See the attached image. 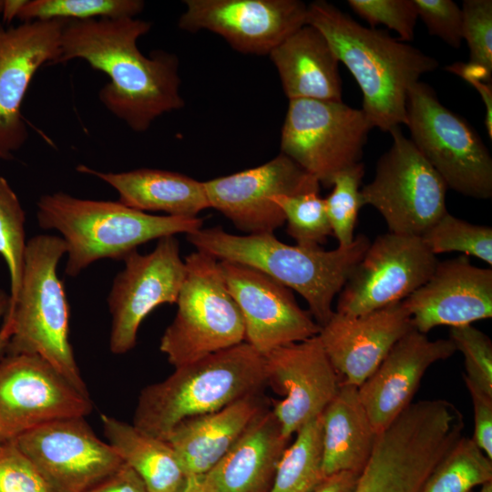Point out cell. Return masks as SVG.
Listing matches in <instances>:
<instances>
[{
  "mask_svg": "<svg viewBox=\"0 0 492 492\" xmlns=\"http://www.w3.org/2000/svg\"><path fill=\"white\" fill-rule=\"evenodd\" d=\"M108 443L144 481L148 492H179L186 476L165 440L115 417L102 415Z\"/></svg>",
  "mask_w": 492,
  "mask_h": 492,
  "instance_id": "cell-29",
  "label": "cell"
},
{
  "mask_svg": "<svg viewBox=\"0 0 492 492\" xmlns=\"http://www.w3.org/2000/svg\"><path fill=\"white\" fill-rule=\"evenodd\" d=\"M196 251L254 268L307 302L309 313L323 326L333 315V301L367 250L370 240L357 235L346 248L325 251L279 241L273 233L235 235L221 227L200 228L186 234Z\"/></svg>",
  "mask_w": 492,
  "mask_h": 492,
  "instance_id": "cell-3",
  "label": "cell"
},
{
  "mask_svg": "<svg viewBox=\"0 0 492 492\" xmlns=\"http://www.w3.org/2000/svg\"><path fill=\"white\" fill-rule=\"evenodd\" d=\"M210 204L248 234L273 233L285 223L277 195L320 190L318 180L292 159L279 154L270 161L237 173L203 181Z\"/></svg>",
  "mask_w": 492,
  "mask_h": 492,
  "instance_id": "cell-16",
  "label": "cell"
},
{
  "mask_svg": "<svg viewBox=\"0 0 492 492\" xmlns=\"http://www.w3.org/2000/svg\"><path fill=\"white\" fill-rule=\"evenodd\" d=\"M264 356L267 384L282 395L272 412L283 436L292 438L323 413L342 381L318 335L275 348Z\"/></svg>",
  "mask_w": 492,
  "mask_h": 492,
  "instance_id": "cell-19",
  "label": "cell"
},
{
  "mask_svg": "<svg viewBox=\"0 0 492 492\" xmlns=\"http://www.w3.org/2000/svg\"><path fill=\"white\" fill-rule=\"evenodd\" d=\"M150 27L134 17L67 20L52 64L79 58L105 73L110 81L99 90V100L136 132L184 106L178 57L164 51L147 57L138 47V39Z\"/></svg>",
  "mask_w": 492,
  "mask_h": 492,
  "instance_id": "cell-1",
  "label": "cell"
},
{
  "mask_svg": "<svg viewBox=\"0 0 492 492\" xmlns=\"http://www.w3.org/2000/svg\"><path fill=\"white\" fill-rule=\"evenodd\" d=\"M289 100H342L339 61L324 36L304 25L269 54Z\"/></svg>",
  "mask_w": 492,
  "mask_h": 492,
  "instance_id": "cell-26",
  "label": "cell"
},
{
  "mask_svg": "<svg viewBox=\"0 0 492 492\" xmlns=\"http://www.w3.org/2000/svg\"><path fill=\"white\" fill-rule=\"evenodd\" d=\"M411 329L400 302L359 316L334 312L318 336L342 384L359 387Z\"/></svg>",
  "mask_w": 492,
  "mask_h": 492,
  "instance_id": "cell-23",
  "label": "cell"
},
{
  "mask_svg": "<svg viewBox=\"0 0 492 492\" xmlns=\"http://www.w3.org/2000/svg\"><path fill=\"white\" fill-rule=\"evenodd\" d=\"M359 475L350 471L330 475L313 492H354Z\"/></svg>",
  "mask_w": 492,
  "mask_h": 492,
  "instance_id": "cell-45",
  "label": "cell"
},
{
  "mask_svg": "<svg viewBox=\"0 0 492 492\" xmlns=\"http://www.w3.org/2000/svg\"><path fill=\"white\" fill-rule=\"evenodd\" d=\"M66 21L0 24V159H12L27 139L21 105L38 68L57 57Z\"/></svg>",
  "mask_w": 492,
  "mask_h": 492,
  "instance_id": "cell-20",
  "label": "cell"
},
{
  "mask_svg": "<svg viewBox=\"0 0 492 492\" xmlns=\"http://www.w3.org/2000/svg\"><path fill=\"white\" fill-rule=\"evenodd\" d=\"M3 444H4V443H2V442L0 441V446H1Z\"/></svg>",
  "mask_w": 492,
  "mask_h": 492,
  "instance_id": "cell-51",
  "label": "cell"
},
{
  "mask_svg": "<svg viewBox=\"0 0 492 492\" xmlns=\"http://www.w3.org/2000/svg\"><path fill=\"white\" fill-rule=\"evenodd\" d=\"M122 261L124 269L116 275L108 297L109 347L116 354L135 347L141 323L156 307L176 303L186 271L173 235L159 239L152 251L140 254L136 250Z\"/></svg>",
  "mask_w": 492,
  "mask_h": 492,
  "instance_id": "cell-15",
  "label": "cell"
},
{
  "mask_svg": "<svg viewBox=\"0 0 492 492\" xmlns=\"http://www.w3.org/2000/svg\"><path fill=\"white\" fill-rule=\"evenodd\" d=\"M414 329L471 324L492 317V270L459 255L439 261L430 278L402 301Z\"/></svg>",
  "mask_w": 492,
  "mask_h": 492,
  "instance_id": "cell-21",
  "label": "cell"
},
{
  "mask_svg": "<svg viewBox=\"0 0 492 492\" xmlns=\"http://www.w3.org/2000/svg\"><path fill=\"white\" fill-rule=\"evenodd\" d=\"M0 492H49L37 469L13 441L0 446Z\"/></svg>",
  "mask_w": 492,
  "mask_h": 492,
  "instance_id": "cell-40",
  "label": "cell"
},
{
  "mask_svg": "<svg viewBox=\"0 0 492 492\" xmlns=\"http://www.w3.org/2000/svg\"><path fill=\"white\" fill-rule=\"evenodd\" d=\"M88 395L36 354H5L0 360V441L10 442L43 424L86 416Z\"/></svg>",
  "mask_w": 492,
  "mask_h": 492,
  "instance_id": "cell-13",
  "label": "cell"
},
{
  "mask_svg": "<svg viewBox=\"0 0 492 492\" xmlns=\"http://www.w3.org/2000/svg\"><path fill=\"white\" fill-rule=\"evenodd\" d=\"M179 27L208 30L243 54L269 55L307 24V5L299 0H185Z\"/></svg>",
  "mask_w": 492,
  "mask_h": 492,
  "instance_id": "cell-17",
  "label": "cell"
},
{
  "mask_svg": "<svg viewBox=\"0 0 492 492\" xmlns=\"http://www.w3.org/2000/svg\"><path fill=\"white\" fill-rule=\"evenodd\" d=\"M228 290L245 326V342L261 354L319 334L321 327L292 291L249 266L220 261Z\"/></svg>",
  "mask_w": 492,
  "mask_h": 492,
  "instance_id": "cell-18",
  "label": "cell"
},
{
  "mask_svg": "<svg viewBox=\"0 0 492 492\" xmlns=\"http://www.w3.org/2000/svg\"><path fill=\"white\" fill-rule=\"evenodd\" d=\"M364 175V164L351 166L333 179V190L324 199L327 217L338 247L346 248L354 240L358 213L363 207L360 186Z\"/></svg>",
  "mask_w": 492,
  "mask_h": 492,
  "instance_id": "cell-36",
  "label": "cell"
},
{
  "mask_svg": "<svg viewBox=\"0 0 492 492\" xmlns=\"http://www.w3.org/2000/svg\"><path fill=\"white\" fill-rule=\"evenodd\" d=\"M455 75L473 86L479 93L486 107L485 125L489 136L492 138V73L481 66L471 62H456L446 67Z\"/></svg>",
  "mask_w": 492,
  "mask_h": 492,
  "instance_id": "cell-43",
  "label": "cell"
},
{
  "mask_svg": "<svg viewBox=\"0 0 492 492\" xmlns=\"http://www.w3.org/2000/svg\"><path fill=\"white\" fill-rule=\"evenodd\" d=\"M290 440L272 409L266 408L229 452L202 475L207 492H269Z\"/></svg>",
  "mask_w": 492,
  "mask_h": 492,
  "instance_id": "cell-25",
  "label": "cell"
},
{
  "mask_svg": "<svg viewBox=\"0 0 492 492\" xmlns=\"http://www.w3.org/2000/svg\"><path fill=\"white\" fill-rule=\"evenodd\" d=\"M324 477L350 471L360 474L372 454L377 433L361 401L358 387L342 384L322 413Z\"/></svg>",
  "mask_w": 492,
  "mask_h": 492,
  "instance_id": "cell-28",
  "label": "cell"
},
{
  "mask_svg": "<svg viewBox=\"0 0 492 492\" xmlns=\"http://www.w3.org/2000/svg\"><path fill=\"white\" fill-rule=\"evenodd\" d=\"M479 492H492V481L487 482L482 485Z\"/></svg>",
  "mask_w": 492,
  "mask_h": 492,
  "instance_id": "cell-49",
  "label": "cell"
},
{
  "mask_svg": "<svg viewBox=\"0 0 492 492\" xmlns=\"http://www.w3.org/2000/svg\"><path fill=\"white\" fill-rule=\"evenodd\" d=\"M307 24L326 38L339 62L359 85L371 126L383 131L405 125L408 90L438 61L420 49L365 27L335 5L318 0L307 5Z\"/></svg>",
  "mask_w": 492,
  "mask_h": 492,
  "instance_id": "cell-2",
  "label": "cell"
},
{
  "mask_svg": "<svg viewBox=\"0 0 492 492\" xmlns=\"http://www.w3.org/2000/svg\"><path fill=\"white\" fill-rule=\"evenodd\" d=\"M373 128L362 109L343 101L289 100L282 128L281 153L332 187L334 177L361 162Z\"/></svg>",
  "mask_w": 492,
  "mask_h": 492,
  "instance_id": "cell-11",
  "label": "cell"
},
{
  "mask_svg": "<svg viewBox=\"0 0 492 492\" xmlns=\"http://www.w3.org/2000/svg\"><path fill=\"white\" fill-rule=\"evenodd\" d=\"M474 409L473 441L492 459V395L487 394L463 375Z\"/></svg>",
  "mask_w": 492,
  "mask_h": 492,
  "instance_id": "cell-42",
  "label": "cell"
},
{
  "mask_svg": "<svg viewBox=\"0 0 492 492\" xmlns=\"http://www.w3.org/2000/svg\"><path fill=\"white\" fill-rule=\"evenodd\" d=\"M320 190L296 195H277L272 200L281 209L287 222V233L296 245L317 248L333 235L324 199Z\"/></svg>",
  "mask_w": 492,
  "mask_h": 492,
  "instance_id": "cell-33",
  "label": "cell"
},
{
  "mask_svg": "<svg viewBox=\"0 0 492 492\" xmlns=\"http://www.w3.org/2000/svg\"><path fill=\"white\" fill-rule=\"evenodd\" d=\"M456 352L449 338L431 340L414 328L395 343L376 370L358 387L377 434L413 403L426 370Z\"/></svg>",
  "mask_w": 492,
  "mask_h": 492,
  "instance_id": "cell-22",
  "label": "cell"
},
{
  "mask_svg": "<svg viewBox=\"0 0 492 492\" xmlns=\"http://www.w3.org/2000/svg\"><path fill=\"white\" fill-rule=\"evenodd\" d=\"M184 261L177 313L159 343L175 368L245 342L243 318L228 290L220 261L196 251Z\"/></svg>",
  "mask_w": 492,
  "mask_h": 492,
  "instance_id": "cell-7",
  "label": "cell"
},
{
  "mask_svg": "<svg viewBox=\"0 0 492 492\" xmlns=\"http://www.w3.org/2000/svg\"><path fill=\"white\" fill-rule=\"evenodd\" d=\"M4 1L0 0V14H2Z\"/></svg>",
  "mask_w": 492,
  "mask_h": 492,
  "instance_id": "cell-50",
  "label": "cell"
},
{
  "mask_svg": "<svg viewBox=\"0 0 492 492\" xmlns=\"http://www.w3.org/2000/svg\"><path fill=\"white\" fill-rule=\"evenodd\" d=\"M377 162L374 179L361 190L363 206H373L388 232L421 237L447 210V186L400 127Z\"/></svg>",
  "mask_w": 492,
  "mask_h": 492,
  "instance_id": "cell-10",
  "label": "cell"
},
{
  "mask_svg": "<svg viewBox=\"0 0 492 492\" xmlns=\"http://www.w3.org/2000/svg\"><path fill=\"white\" fill-rule=\"evenodd\" d=\"M87 492H148L141 477L126 463Z\"/></svg>",
  "mask_w": 492,
  "mask_h": 492,
  "instance_id": "cell-44",
  "label": "cell"
},
{
  "mask_svg": "<svg viewBox=\"0 0 492 492\" xmlns=\"http://www.w3.org/2000/svg\"><path fill=\"white\" fill-rule=\"evenodd\" d=\"M38 225L61 234L67 247L66 274L78 275L97 261L123 260L138 246L166 236L190 234L202 228L199 217L158 216L121 202L42 195L36 203Z\"/></svg>",
  "mask_w": 492,
  "mask_h": 492,
  "instance_id": "cell-5",
  "label": "cell"
},
{
  "mask_svg": "<svg viewBox=\"0 0 492 492\" xmlns=\"http://www.w3.org/2000/svg\"><path fill=\"white\" fill-rule=\"evenodd\" d=\"M179 492H207L202 475L187 476Z\"/></svg>",
  "mask_w": 492,
  "mask_h": 492,
  "instance_id": "cell-48",
  "label": "cell"
},
{
  "mask_svg": "<svg viewBox=\"0 0 492 492\" xmlns=\"http://www.w3.org/2000/svg\"><path fill=\"white\" fill-rule=\"evenodd\" d=\"M13 442L37 469L49 492H87L124 463L84 416L43 424Z\"/></svg>",
  "mask_w": 492,
  "mask_h": 492,
  "instance_id": "cell-14",
  "label": "cell"
},
{
  "mask_svg": "<svg viewBox=\"0 0 492 492\" xmlns=\"http://www.w3.org/2000/svg\"><path fill=\"white\" fill-rule=\"evenodd\" d=\"M461 9L463 39L469 47V62L492 73V1L465 0Z\"/></svg>",
  "mask_w": 492,
  "mask_h": 492,
  "instance_id": "cell-39",
  "label": "cell"
},
{
  "mask_svg": "<svg viewBox=\"0 0 492 492\" xmlns=\"http://www.w3.org/2000/svg\"><path fill=\"white\" fill-rule=\"evenodd\" d=\"M418 17L428 32L454 48L463 40L462 9L452 0H414Z\"/></svg>",
  "mask_w": 492,
  "mask_h": 492,
  "instance_id": "cell-41",
  "label": "cell"
},
{
  "mask_svg": "<svg viewBox=\"0 0 492 492\" xmlns=\"http://www.w3.org/2000/svg\"><path fill=\"white\" fill-rule=\"evenodd\" d=\"M449 339L464 356L466 378L492 395V342L471 324L450 327Z\"/></svg>",
  "mask_w": 492,
  "mask_h": 492,
  "instance_id": "cell-37",
  "label": "cell"
},
{
  "mask_svg": "<svg viewBox=\"0 0 492 492\" xmlns=\"http://www.w3.org/2000/svg\"><path fill=\"white\" fill-rule=\"evenodd\" d=\"M266 384L265 356L243 342L176 367L163 381L143 388L132 424L166 441L180 423L261 392Z\"/></svg>",
  "mask_w": 492,
  "mask_h": 492,
  "instance_id": "cell-4",
  "label": "cell"
},
{
  "mask_svg": "<svg viewBox=\"0 0 492 492\" xmlns=\"http://www.w3.org/2000/svg\"><path fill=\"white\" fill-rule=\"evenodd\" d=\"M492 481V459L462 436L432 470L419 492H471Z\"/></svg>",
  "mask_w": 492,
  "mask_h": 492,
  "instance_id": "cell-31",
  "label": "cell"
},
{
  "mask_svg": "<svg viewBox=\"0 0 492 492\" xmlns=\"http://www.w3.org/2000/svg\"><path fill=\"white\" fill-rule=\"evenodd\" d=\"M295 435L278 463L269 492H313L324 479L322 414Z\"/></svg>",
  "mask_w": 492,
  "mask_h": 492,
  "instance_id": "cell-30",
  "label": "cell"
},
{
  "mask_svg": "<svg viewBox=\"0 0 492 492\" xmlns=\"http://www.w3.org/2000/svg\"><path fill=\"white\" fill-rule=\"evenodd\" d=\"M421 239L435 255L458 251L492 266V228L489 226L470 223L446 211Z\"/></svg>",
  "mask_w": 492,
  "mask_h": 492,
  "instance_id": "cell-34",
  "label": "cell"
},
{
  "mask_svg": "<svg viewBox=\"0 0 492 492\" xmlns=\"http://www.w3.org/2000/svg\"><path fill=\"white\" fill-rule=\"evenodd\" d=\"M347 3L371 28L382 24L395 30L401 40L413 39L418 18L414 0H348Z\"/></svg>",
  "mask_w": 492,
  "mask_h": 492,
  "instance_id": "cell-38",
  "label": "cell"
},
{
  "mask_svg": "<svg viewBox=\"0 0 492 492\" xmlns=\"http://www.w3.org/2000/svg\"><path fill=\"white\" fill-rule=\"evenodd\" d=\"M67 247L60 236L39 234L26 242L21 285L2 332L5 354H36L88 395L69 341V305L57 265Z\"/></svg>",
  "mask_w": 492,
  "mask_h": 492,
  "instance_id": "cell-6",
  "label": "cell"
},
{
  "mask_svg": "<svg viewBox=\"0 0 492 492\" xmlns=\"http://www.w3.org/2000/svg\"><path fill=\"white\" fill-rule=\"evenodd\" d=\"M405 109L410 139L447 188L467 197L490 199L492 159L468 123L421 81L409 88Z\"/></svg>",
  "mask_w": 492,
  "mask_h": 492,
  "instance_id": "cell-9",
  "label": "cell"
},
{
  "mask_svg": "<svg viewBox=\"0 0 492 492\" xmlns=\"http://www.w3.org/2000/svg\"><path fill=\"white\" fill-rule=\"evenodd\" d=\"M266 408L259 392L178 425L166 441L185 476L204 475L210 471Z\"/></svg>",
  "mask_w": 492,
  "mask_h": 492,
  "instance_id": "cell-24",
  "label": "cell"
},
{
  "mask_svg": "<svg viewBox=\"0 0 492 492\" xmlns=\"http://www.w3.org/2000/svg\"><path fill=\"white\" fill-rule=\"evenodd\" d=\"M9 294L0 288V360L5 355L8 343L7 339L3 334L2 325L9 308Z\"/></svg>",
  "mask_w": 492,
  "mask_h": 492,
  "instance_id": "cell-46",
  "label": "cell"
},
{
  "mask_svg": "<svg viewBox=\"0 0 492 492\" xmlns=\"http://www.w3.org/2000/svg\"><path fill=\"white\" fill-rule=\"evenodd\" d=\"M143 8L140 0H33L26 2L16 18L32 22L135 17Z\"/></svg>",
  "mask_w": 492,
  "mask_h": 492,
  "instance_id": "cell-32",
  "label": "cell"
},
{
  "mask_svg": "<svg viewBox=\"0 0 492 492\" xmlns=\"http://www.w3.org/2000/svg\"><path fill=\"white\" fill-rule=\"evenodd\" d=\"M26 214L7 180L0 177V255L10 278L9 306L14 303L22 281L26 240Z\"/></svg>",
  "mask_w": 492,
  "mask_h": 492,
  "instance_id": "cell-35",
  "label": "cell"
},
{
  "mask_svg": "<svg viewBox=\"0 0 492 492\" xmlns=\"http://www.w3.org/2000/svg\"><path fill=\"white\" fill-rule=\"evenodd\" d=\"M26 2V0H4L2 10L4 21L9 24L15 17H17Z\"/></svg>",
  "mask_w": 492,
  "mask_h": 492,
  "instance_id": "cell-47",
  "label": "cell"
},
{
  "mask_svg": "<svg viewBox=\"0 0 492 492\" xmlns=\"http://www.w3.org/2000/svg\"><path fill=\"white\" fill-rule=\"evenodd\" d=\"M77 170L105 181L117 190L119 202L143 212L198 217L210 208L203 181L179 172L154 169L103 172L85 165L77 166Z\"/></svg>",
  "mask_w": 492,
  "mask_h": 492,
  "instance_id": "cell-27",
  "label": "cell"
},
{
  "mask_svg": "<svg viewBox=\"0 0 492 492\" xmlns=\"http://www.w3.org/2000/svg\"><path fill=\"white\" fill-rule=\"evenodd\" d=\"M461 436V425L446 409L425 400L412 403L376 435L354 492H419Z\"/></svg>",
  "mask_w": 492,
  "mask_h": 492,
  "instance_id": "cell-8",
  "label": "cell"
},
{
  "mask_svg": "<svg viewBox=\"0 0 492 492\" xmlns=\"http://www.w3.org/2000/svg\"><path fill=\"white\" fill-rule=\"evenodd\" d=\"M438 262L419 236L379 235L339 292L334 312L359 316L400 302L430 278Z\"/></svg>",
  "mask_w": 492,
  "mask_h": 492,
  "instance_id": "cell-12",
  "label": "cell"
}]
</instances>
